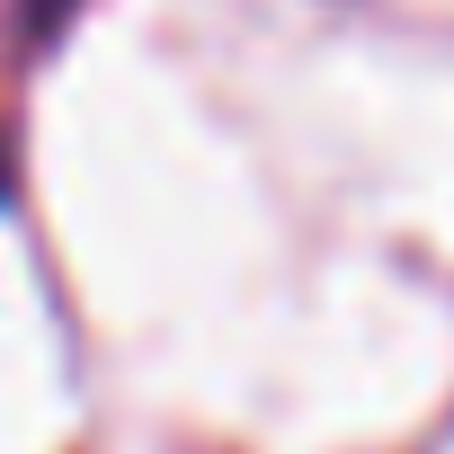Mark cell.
I'll return each mask as SVG.
<instances>
[{
	"instance_id": "obj_1",
	"label": "cell",
	"mask_w": 454,
	"mask_h": 454,
	"mask_svg": "<svg viewBox=\"0 0 454 454\" xmlns=\"http://www.w3.org/2000/svg\"><path fill=\"white\" fill-rule=\"evenodd\" d=\"M63 10H72V0H27V27H36V36H45V27H54V19H63Z\"/></svg>"
},
{
	"instance_id": "obj_2",
	"label": "cell",
	"mask_w": 454,
	"mask_h": 454,
	"mask_svg": "<svg viewBox=\"0 0 454 454\" xmlns=\"http://www.w3.org/2000/svg\"><path fill=\"white\" fill-rule=\"evenodd\" d=\"M0 205H10V143H0Z\"/></svg>"
}]
</instances>
